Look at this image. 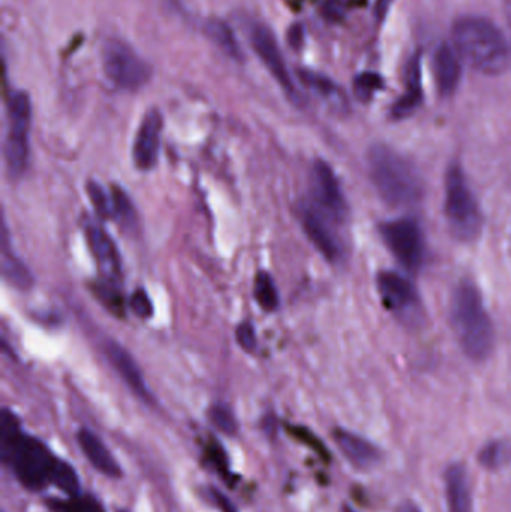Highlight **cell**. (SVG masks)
Returning <instances> with one entry per match:
<instances>
[{
    "instance_id": "obj_41",
    "label": "cell",
    "mask_w": 511,
    "mask_h": 512,
    "mask_svg": "<svg viewBox=\"0 0 511 512\" xmlns=\"http://www.w3.org/2000/svg\"><path fill=\"white\" fill-rule=\"evenodd\" d=\"M398 512H422L416 505L411 504V502H405L401 507L398 508Z\"/></svg>"
},
{
    "instance_id": "obj_29",
    "label": "cell",
    "mask_w": 511,
    "mask_h": 512,
    "mask_svg": "<svg viewBox=\"0 0 511 512\" xmlns=\"http://www.w3.org/2000/svg\"><path fill=\"white\" fill-rule=\"evenodd\" d=\"M2 270L3 276H5L12 285L17 286V288L26 289L33 283L32 276H30L26 265H24L20 259L15 258V255L8 254L5 248H3L2 255Z\"/></svg>"
},
{
    "instance_id": "obj_24",
    "label": "cell",
    "mask_w": 511,
    "mask_h": 512,
    "mask_svg": "<svg viewBox=\"0 0 511 512\" xmlns=\"http://www.w3.org/2000/svg\"><path fill=\"white\" fill-rule=\"evenodd\" d=\"M93 294L99 301L110 310L117 318L125 316V300H123L122 289L119 282L101 279L95 282L92 288Z\"/></svg>"
},
{
    "instance_id": "obj_44",
    "label": "cell",
    "mask_w": 511,
    "mask_h": 512,
    "mask_svg": "<svg viewBox=\"0 0 511 512\" xmlns=\"http://www.w3.org/2000/svg\"><path fill=\"white\" fill-rule=\"evenodd\" d=\"M120 512H125V511H120Z\"/></svg>"
},
{
    "instance_id": "obj_37",
    "label": "cell",
    "mask_w": 511,
    "mask_h": 512,
    "mask_svg": "<svg viewBox=\"0 0 511 512\" xmlns=\"http://www.w3.org/2000/svg\"><path fill=\"white\" fill-rule=\"evenodd\" d=\"M236 340L237 343H239L240 348L243 349V351L252 354V352H254L255 349H257V334H255L254 325H252L251 322L248 321L239 324V327H237L236 330Z\"/></svg>"
},
{
    "instance_id": "obj_39",
    "label": "cell",
    "mask_w": 511,
    "mask_h": 512,
    "mask_svg": "<svg viewBox=\"0 0 511 512\" xmlns=\"http://www.w3.org/2000/svg\"><path fill=\"white\" fill-rule=\"evenodd\" d=\"M210 495H212L213 501H215L216 507L219 508L222 512H237L236 507H234L233 502L224 495V493L219 492L216 489H210Z\"/></svg>"
},
{
    "instance_id": "obj_33",
    "label": "cell",
    "mask_w": 511,
    "mask_h": 512,
    "mask_svg": "<svg viewBox=\"0 0 511 512\" xmlns=\"http://www.w3.org/2000/svg\"><path fill=\"white\" fill-rule=\"evenodd\" d=\"M209 418L213 426L221 430L225 435H236L237 429H239L236 417H234L233 411L227 405H221V403L213 405L209 411Z\"/></svg>"
},
{
    "instance_id": "obj_21",
    "label": "cell",
    "mask_w": 511,
    "mask_h": 512,
    "mask_svg": "<svg viewBox=\"0 0 511 512\" xmlns=\"http://www.w3.org/2000/svg\"><path fill=\"white\" fill-rule=\"evenodd\" d=\"M446 501L449 512H473V499H471L468 474L462 465H453L447 469Z\"/></svg>"
},
{
    "instance_id": "obj_1",
    "label": "cell",
    "mask_w": 511,
    "mask_h": 512,
    "mask_svg": "<svg viewBox=\"0 0 511 512\" xmlns=\"http://www.w3.org/2000/svg\"><path fill=\"white\" fill-rule=\"evenodd\" d=\"M450 319L464 354L473 361L488 360L495 346L494 324L482 292L470 280H461L453 291Z\"/></svg>"
},
{
    "instance_id": "obj_19",
    "label": "cell",
    "mask_w": 511,
    "mask_h": 512,
    "mask_svg": "<svg viewBox=\"0 0 511 512\" xmlns=\"http://www.w3.org/2000/svg\"><path fill=\"white\" fill-rule=\"evenodd\" d=\"M78 445L83 451L86 459L89 460L90 465L101 472L102 475L108 478L122 477V469L119 463L114 459L113 454L110 453L104 442L87 429H81L77 435Z\"/></svg>"
},
{
    "instance_id": "obj_38",
    "label": "cell",
    "mask_w": 511,
    "mask_h": 512,
    "mask_svg": "<svg viewBox=\"0 0 511 512\" xmlns=\"http://www.w3.org/2000/svg\"><path fill=\"white\" fill-rule=\"evenodd\" d=\"M345 9H347L345 0H329L324 6V15L332 21L341 20L344 17Z\"/></svg>"
},
{
    "instance_id": "obj_16",
    "label": "cell",
    "mask_w": 511,
    "mask_h": 512,
    "mask_svg": "<svg viewBox=\"0 0 511 512\" xmlns=\"http://www.w3.org/2000/svg\"><path fill=\"white\" fill-rule=\"evenodd\" d=\"M434 75L441 96L449 98L458 90L462 77L461 56L452 44H441L434 54Z\"/></svg>"
},
{
    "instance_id": "obj_25",
    "label": "cell",
    "mask_w": 511,
    "mask_h": 512,
    "mask_svg": "<svg viewBox=\"0 0 511 512\" xmlns=\"http://www.w3.org/2000/svg\"><path fill=\"white\" fill-rule=\"evenodd\" d=\"M204 457H206V462L213 466V469L221 475L222 480L228 486L233 487L234 483L239 481V477L231 472L227 453H225L224 447L219 444L218 439L210 438L209 442L204 445Z\"/></svg>"
},
{
    "instance_id": "obj_18",
    "label": "cell",
    "mask_w": 511,
    "mask_h": 512,
    "mask_svg": "<svg viewBox=\"0 0 511 512\" xmlns=\"http://www.w3.org/2000/svg\"><path fill=\"white\" fill-rule=\"evenodd\" d=\"M335 441L339 450L350 460L351 465L360 469L374 468L381 459L380 450L371 442L366 441L356 433L338 429L335 432Z\"/></svg>"
},
{
    "instance_id": "obj_22",
    "label": "cell",
    "mask_w": 511,
    "mask_h": 512,
    "mask_svg": "<svg viewBox=\"0 0 511 512\" xmlns=\"http://www.w3.org/2000/svg\"><path fill=\"white\" fill-rule=\"evenodd\" d=\"M206 35L225 56L237 60V62L243 59L242 48H240L236 33L231 29L230 24L219 20V18H213V20L207 21Z\"/></svg>"
},
{
    "instance_id": "obj_6",
    "label": "cell",
    "mask_w": 511,
    "mask_h": 512,
    "mask_svg": "<svg viewBox=\"0 0 511 512\" xmlns=\"http://www.w3.org/2000/svg\"><path fill=\"white\" fill-rule=\"evenodd\" d=\"M8 134H6V170L12 179L23 176L29 164V131L32 122V102L26 92H12L6 105Z\"/></svg>"
},
{
    "instance_id": "obj_26",
    "label": "cell",
    "mask_w": 511,
    "mask_h": 512,
    "mask_svg": "<svg viewBox=\"0 0 511 512\" xmlns=\"http://www.w3.org/2000/svg\"><path fill=\"white\" fill-rule=\"evenodd\" d=\"M254 298L264 312H275L279 307V294L275 280L267 271H260L254 280Z\"/></svg>"
},
{
    "instance_id": "obj_23",
    "label": "cell",
    "mask_w": 511,
    "mask_h": 512,
    "mask_svg": "<svg viewBox=\"0 0 511 512\" xmlns=\"http://www.w3.org/2000/svg\"><path fill=\"white\" fill-rule=\"evenodd\" d=\"M21 436H23V430H21L17 415L9 411L8 408H3L2 414H0V459H2V463L8 459L9 453Z\"/></svg>"
},
{
    "instance_id": "obj_43",
    "label": "cell",
    "mask_w": 511,
    "mask_h": 512,
    "mask_svg": "<svg viewBox=\"0 0 511 512\" xmlns=\"http://www.w3.org/2000/svg\"><path fill=\"white\" fill-rule=\"evenodd\" d=\"M345 512H356V511H353V510H350V508H347V510H345Z\"/></svg>"
},
{
    "instance_id": "obj_27",
    "label": "cell",
    "mask_w": 511,
    "mask_h": 512,
    "mask_svg": "<svg viewBox=\"0 0 511 512\" xmlns=\"http://www.w3.org/2000/svg\"><path fill=\"white\" fill-rule=\"evenodd\" d=\"M51 512H105L101 502L90 495L68 496L66 499L51 498L47 501Z\"/></svg>"
},
{
    "instance_id": "obj_42",
    "label": "cell",
    "mask_w": 511,
    "mask_h": 512,
    "mask_svg": "<svg viewBox=\"0 0 511 512\" xmlns=\"http://www.w3.org/2000/svg\"><path fill=\"white\" fill-rule=\"evenodd\" d=\"M389 2L390 0H380V3L377 5L378 17H383V15L386 14L387 3Z\"/></svg>"
},
{
    "instance_id": "obj_30",
    "label": "cell",
    "mask_w": 511,
    "mask_h": 512,
    "mask_svg": "<svg viewBox=\"0 0 511 512\" xmlns=\"http://www.w3.org/2000/svg\"><path fill=\"white\" fill-rule=\"evenodd\" d=\"M383 87V78L377 72H362L354 78V95L360 102L371 101Z\"/></svg>"
},
{
    "instance_id": "obj_4",
    "label": "cell",
    "mask_w": 511,
    "mask_h": 512,
    "mask_svg": "<svg viewBox=\"0 0 511 512\" xmlns=\"http://www.w3.org/2000/svg\"><path fill=\"white\" fill-rule=\"evenodd\" d=\"M444 189V213L450 231L461 242H473L482 234L483 215L459 165L447 171Z\"/></svg>"
},
{
    "instance_id": "obj_7",
    "label": "cell",
    "mask_w": 511,
    "mask_h": 512,
    "mask_svg": "<svg viewBox=\"0 0 511 512\" xmlns=\"http://www.w3.org/2000/svg\"><path fill=\"white\" fill-rule=\"evenodd\" d=\"M102 68L111 84L128 92L141 89L152 78L149 63L116 38L107 39L102 47Z\"/></svg>"
},
{
    "instance_id": "obj_13",
    "label": "cell",
    "mask_w": 511,
    "mask_h": 512,
    "mask_svg": "<svg viewBox=\"0 0 511 512\" xmlns=\"http://www.w3.org/2000/svg\"><path fill=\"white\" fill-rule=\"evenodd\" d=\"M83 230L87 246L95 258L102 279L119 282L120 276H122V264H120L119 251H117L113 239L95 219L86 218V221L83 222Z\"/></svg>"
},
{
    "instance_id": "obj_40",
    "label": "cell",
    "mask_w": 511,
    "mask_h": 512,
    "mask_svg": "<svg viewBox=\"0 0 511 512\" xmlns=\"http://www.w3.org/2000/svg\"><path fill=\"white\" fill-rule=\"evenodd\" d=\"M303 38H305V33H303V27L300 24L291 27L290 32H288V41H290L294 50H299L302 47Z\"/></svg>"
},
{
    "instance_id": "obj_20",
    "label": "cell",
    "mask_w": 511,
    "mask_h": 512,
    "mask_svg": "<svg viewBox=\"0 0 511 512\" xmlns=\"http://www.w3.org/2000/svg\"><path fill=\"white\" fill-rule=\"evenodd\" d=\"M300 80L308 87L311 92H314L318 98L323 99L327 105L336 113L344 114L347 113L350 104H348L347 96H345L344 90L330 80L326 75L318 74V72L308 71V69H302L299 72Z\"/></svg>"
},
{
    "instance_id": "obj_11",
    "label": "cell",
    "mask_w": 511,
    "mask_h": 512,
    "mask_svg": "<svg viewBox=\"0 0 511 512\" xmlns=\"http://www.w3.org/2000/svg\"><path fill=\"white\" fill-rule=\"evenodd\" d=\"M312 206L335 224L348 218V204L335 171L327 162L317 161L311 174Z\"/></svg>"
},
{
    "instance_id": "obj_36",
    "label": "cell",
    "mask_w": 511,
    "mask_h": 512,
    "mask_svg": "<svg viewBox=\"0 0 511 512\" xmlns=\"http://www.w3.org/2000/svg\"><path fill=\"white\" fill-rule=\"evenodd\" d=\"M288 432L293 435V438H296L297 441L303 442V444L308 445L309 448L315 451V453L320 454L323 459H329V454H327L326 447L321 444L320 439L314 435V433L309 432L305 427L299 426H287Z\"/></svg>"
},
{
    "instance_id": "obj_5",
    "label": "cell",
    "mask_w": 511,
    "mask_h": 512,
    "mask_svg": "<svg viewBox=\"0 0 511 512\" xmlns=\"http://www.w3.org/2000/svg\"><path fill=\"white\" fill-rule=\"evenodd\" d=\"M57 460L44 442L23 433L3 465L12 469L21 486L30 492H41L51 484Z\"/></svg>"
},
{
    "instance_id": "obj_8",
    "label": "cell",
    "mask_w": 511,
    "mask_h": 512,
    "mask_svg": "<svg viewBox=\"0 0 511 512\" xmlns=\"http://www.w3.org/2000/svg\"><path fill=\"white\" fill-rule=\"evenodd\" d=\"M380 236L396 261L405 270L416 273L425 264L426 239L419 222L410 218L395 219L380 225Z\"/></svg>"
},
{
    "instance_id": "obj_34",
    "label": "cell",
    "mask_w": 511,
    "mask_h": 512,
    "mask_svg": "<svg viewBox=\"0 0 511 512\" xmlns=\"http://www.w3.org/2000/svg\"><path fill=\"white\" fill-rule=\"evenodd\" d=\"M507 459V448L503 442H491L480 451L479 460L483 468L498 469Z\"/></svg>"
},
{
    "instance_id": "obj_32",
    "label": "cell",
    "mask_w": 511,
    "mask_h": 512,
    "mask_svg": "<svg viewBox=\"0 0 511 512\" xmlns=\"http://www.w3.org/2000/svg\"><path fill=\"white\" fill-rule=\"evenodd\" d=\"M110 192L111 197H113V219H116L119 224L132 227V224L135 222V212L128 195H126L125 191L119 188V186H111Z\"/></svg>"
},
{
    "instance_id": "obj_17",
    "label": "cell",
    "mask_w": 511,
    "mask_h": 512,
    "mask_svg": "<svg viewBox=\"0 0 511 512\" xmlns=\"http://www.w3.org/2000/svg\"><path fill=\"white\" fill-rule=\"evenodd\" d=\"M405 81H407L405 93L393 104L390 111V116L395 120H404L413 116L423 104L422 63H420L419 54L411 57Z\"/></svg>"
},
{
    "instance_id": "obj_28",
    "label": "cell",
    "mask_w": 511,
    "mask_h": 512,
    "mask_svg": "<svg viewBox=\"0 0 511 512\" xmlns=\"http://www.w3.org/2000/svg\"><path fill=\"white\" fill-rule=\"evenodd\" d=\"M51 484L62 490L66 496L80 495L81 484L77 472L65 460H57L53 477H51Z\"/></svg>"
},
{
    "instance_id": "obj_14",
    "label": "cell",
    "mask_w": 511,
    "mask_h": 512,
    "mask_svg": "<svg viewBox=\"0 0 511 512\" xmlns=\"http://www.w3.org/2000/svg\"><path fill=\"white\" fill-rule=\"evenodd\" d=\"M162 128H164V120H162L161 111L156 108L147 111L146 116L141 120L134 147H132V158L138 170H152L158 162Z\"/></svg>"
},
{
    "instance_id": "obj_31",
    "label": "cell",
    "mask_w": 511,
    "mask_h": 512,
    "mask_svg": "<svg viewBox=\"0 0 511 512\" xmlns=\"http://www.w3.org/2000/svg\"><path fill=\"white\" fill-rule=\"evenodd\" d=\"M87 195H89L90 203L95 207L96 215H98L99 218H114L113 197H111V192L102 188L99 183L89 182L87 183Z\"/></svg>"
},
{
    "instance_id": "obj_12",
    "label": "cell",
    "mask_w": 511,
    "mask_h": 512,
    "mask_svg": "<svg viewBox=\"0 0 511 512\" xmlns=\"http://www.w3.org/2000/svg\"><path fill=\"white\" fill-rule=\"evenodd\" d=\"M335 222L315 209L311 203L303 206L302 227L318 252L330 262L339 261L344 254L341 240L335 230Z\"/></svg>"
},
{
    "instance_id": "obj_3",
    "label": "cell",
    "mask_w": 511,
    "mask_h": 512,
    "mask_svg": "<svg viewBox=\"0 0 511 512\" xmlns=\"http://www.w3.org/2000/svg\"><path fill=\"white\" fill-rule=\"evenodd\" d=\"M368 170L375 189L389 206L410 207L422 200L423 180L419 171L392 147H371Z\"/></svg>"
},
{
    "instance_id": "obj_2",
    "label": "cell",
    "mask_w": 511,
    "mask_h": 512,
    "mask_svg": "<svg viewBox=\"0 0 511 512\" xmlns=\"http://www.w3.org/2000/svg\"><path fill=\"white\" fill-rule=\"evenodd\" d=\"M453 47L461 59L486 75H500L510 63L504 33L488 18L467 15L453 26Z\"/></svg>"
},
{
    "instance_id": "obj_15",
    "label": "cell",
    "mask_w": 511,
    "mask_h": 512,
    "mask_svg": "<svg viewBox=\"0 0 511 512\" xmlns=\"http://www.w3.org/2000/svg\"><path fill=\"white\" fill-rule=\"evenodd\" d=\"M105 355H107L108 361H110L113 369L119 373L123 382L134 391L135 396L140 397L143 402L152 403V394H150L143 375H141L137 363L129 355V352L123 346H120L119 343L107 342V345H105Z\"/></svg>"
},
{
    "instance_id": "obj_10",
    "label": "cell",
    "mask_w": 511,
    "mask_h": 512,
    "mask_svg": "<svg viewBox=\"0 0 511 512\" xmlns=\"http://www.w3.org/2000/svg\"><path fill=\"white\" fill-rule=\"evenodd\" d=\"M249 39H251L252 48L257 56L260 57L267 71L270 72L276 83L279 84L285 95L296 102L302 104V95L294 84L293 77L288 71L287 63L284 60L281 47L276 41L275 33L266 24L254 23L249 27Z\"/></svg>"
},
{
    "instance_id": "obj_35",
    "label": "cell",
    "mask_w": 511,
    "mask_h": 512,
    "mask_svg": "<svg viewBox=\"0 0 511 512\" xmlns=\"http://www.w3.org/2000/svg\"><path fill=\"white\" fill-rule=\"evenodd\" d=\"M129 307H131L134 315L141 319H150L153 316V312H155L149 294L141 288L132 292L131 298H129Z\"/></svg>"
},
{
    "instance_id": "obj_9",
    "label": "cell",
    "mask_w": 511,
    "mask_h": 512,
    "mask_svg": "<svg viewBox=\"0 0 511 512\" xmlns=\"http://www.w3.org/2000/svg\"><path fill=\"white\" fill-rule=\"evenodd\" d=\"M378 294L384 307L404 324L416 325L423 318L422 301L416 286L396 271H381L377 276Z\"/></svg>"
}]
</instances>
